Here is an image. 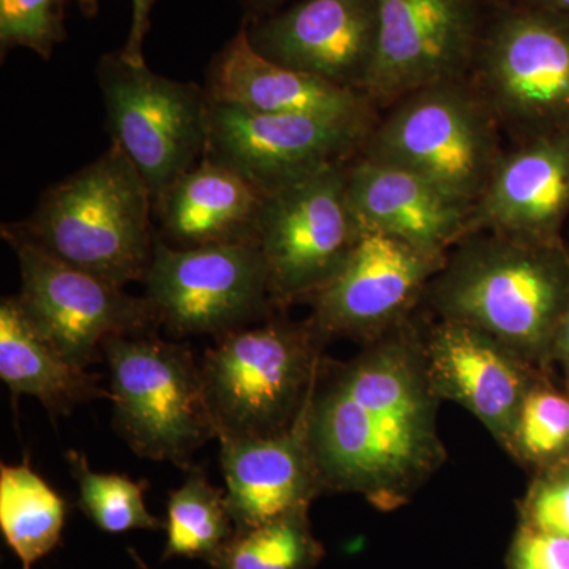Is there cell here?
Returning a JSON list of instances; mask_svg holds the SVG:
<instances>
[{
	"instance_id": "16",
	"label": "cell",
	"mask_w": 569,
	"mask_h": 569,
	"mask_svg": "<svg viewBox=\"0 0 569 569\" xmlns=\"http://www.w3.org/2000/svg\"><path fill=\"white\" fill-rule=\"evenodd\" d=\"M427 372L441 402L466 408L508 452L520 407L541 370L481 329L438 318L422 331Z\"/></svg>"
},
{
	"instance_id": "4",
	"label": "cell",
	"mask_w": 569,
	"mask_h": 569,
	"mask_svg": "<svg viewBox=\"0 0 569 569\" xmlns=\"http://www.w3.org/2000/svg\"><path fill=\"white\" fill-rule=\"evenodd\" d=\"M325 342L310 318L271 317L217 337L201 362L217 438L268 437L293 426L316 388Z\"/></svg>"
},
{
	"instance_id": "34",
	"label": "cell",
	"mask_w": 569,
	"mask_h": 569,
	"mask_svg": "<svg viewBox=\"0 0 569 569\" xmlns=\"http://www.w3.org/2000/svg\"><path fill=\"white\" fill-rule=\"evenodd\" d=\"M518 2L569 20V0H518Z\"/></svg>"
},
{
	"instance_id": "9",
	"label": "cell",
	"mask_w": 569,
	"mask_h": 569,
	"mask_svg": "<svg viewBox=\"0 0 569 569\" xmlns=\"http://www.w3.org/2000/svg\"><path fill=\"white\" fill-rule=\"evenodd\" d=\"M348 164L264 194L257 244L277 309L309 301L350 258L361 223L348 200Z\"/></svg>"
},
{
	"instance_id": "11",
	"label": "cell",
	"mask_w": 569,
	"mask_h": 569,
	"mask_svg": "<svg viewBox=\"0 0 569 569\" xmlns=\"http://www.w3.org/2000/svg\"><path fill=\"white\" fill-rule=\"evenodd\" d=\"M20 263L26 312L73 365L99 361L112 337L144 335L157 325L146 298L63 263L37 246L14 223L0 228Z\"/></svg>"
},
{
	"instance_id": "13",
	"label": "cell",
	"mask_w": 569,
	"mask_h": 569,
	"mask_svg": "<svg viewBox=\"0 0 569 569\" xmlns=\"http://www.w3.org/2000/svg\"><path fill=\"white\" fill-rule=\"evenodd\" d=\"M490 0H378L366 96L378 110L429 86L467 80Z\"/></svg>"
},
{
	"instance_id": "27",
	"label": "cell",
	"mask_w": 569,
	"mask_h": 569,
	"mask_svg": "<svg viewBox=\"0 0 569 569\" xmlns=\"http://www.w3.org/2000/svg\"><path fill=\"white\" fill-rule=\"evenodd\" d=\"M508 455L535 471L569 460V396L542 377L523 399Z\"/></svg>"
},
{
	"instance_id": "20",
	"label": "cell",
	"mask_w": 569,
	"mask_h": 569,
	"mask_svg": "<svg viewBox=\"0 0 569 569\" xmlns=\"http://www.w3.org/2000/svg\"><path fill=\"white\" fill-rule=\"evenodd\" d=\"M347 189L362 230L395 236L422 252L448 257L470 233L473 206L399 168L358 156L348 164Z\"/></svg>"
},
{
	"instance_id": "21",
	"label": "cell",
	"mask_w": 569,
	"mask_h": 569,
	"mask_svg": "<svg viewBox=\"0 0 569 569\" xmlns=\"http://www.w3.org/2000/svg\"><path fill=\"white\" fill-rule=\"evenodd\" d=\"M263 198L242 176L203 159L153 201L157 236L176 249L257 242Z\"/></svg>"
},
{
	"instance_id": "8",
	"label": "cell",
	"mask_w": 569,
	"mask_h": 569,
	"mask_svg": "<svg viewBox=\"0 0 569 569\" xmlns=\"http://www.w3.org/2000/svg\"><path fill=\"white\" fill-rule=\"evenodd\" d=\"M111 142L132 160L152 200L204 159L209 97L194 82L176 81L123 59L121 51L97 63Z\"/></svg>"
},
{
	"instance_id": "35",
	"label": "cell",
	"mask_w": 569,
	"mask_h": 569,
	"mask_svg": "<svg viewBox=\"0 0 569 569\" xmlns=\"http://www.w3.org/2000/svg\"><path fill=\"white\" fill-rule=\"evenodd\" d=\"M77 3L84 17L93 18L99 13L100 0H77Z\"/></svg>"
},
{
	"instance_id": "6",
	"label": "cell",
	"mask_w": 569,
	"mask_h": 569,
	"mask_svg": "<svg viewBox=\"0 0 569 569\" xmlns=\"http://www.w3.org/2000/svg\"><path fill=\"white\" fill-rule=\"evenodd\" d=\"M503 152L496 116L473 86L460 80L391 104L359 156L408 171L473 206Z\"/></svg>"
},
{
	"instance_id": "10",
	"label": "cell",
	"mask_w": 569,
	"mask_h": 569,
	"mask_svg": "<svg viewBox=\"0 0 569 569\" xmlns=\"http://www.w3.org/2000/svg\"><path fill=\"white\" fill-rule=\"evenodd\" d=\"M146 296L171 335L222 337L277 309L257 242L176 249L156 238Z\"/></svg>"
},
{
	"instance_id": "26",
	"label": "cell",
	"mask_w": 569,
	"mask_h": 569,
	"mask_svg": "<svg viewBox=\"0 0 569 569\" xmlns=\"http://www.w3.org/2000/svg\"><path fill=\"white\" fill-rule=\"evenodd\" d=\"M71 475L80 488V507L84 515L107 533H126L130 530L163 529L162 520L148 511L144 479L133 481L126 475L97 473L84 455L67 452Z\"/></svg>"
},
{
	"instance_id": "22",
	"label": "cell",
	"mask_w": 569,
	"mask_h": 569,
	"mask_svg": "<svg viewBox=\"0 0 569 569\" xmlns=\"http://www.w3.org/2000/svg\"><path fill=\"white\" fill-rule=\"evenodd\" d=\"M0 378L11 395L36 397L52 417L99 397L111 399L99 378L73 365L43 335L18 296L0 302Z\"/></svg>"
},
{
	"instance_id": "18",
	"label": "cell",
	"mask_w": 569,
	"mask_h": 569,
	"mask_svg": "<svg viewBox=\"0 0 569 569\" xmlns=\"http://www.w3.org/2000/svg\"><path fill=\"white\" fill-rule=\"evenodd\" d=\"M219 441L234 530L252 529L310 508L313 498L323 493L307 441V406L283 432L220 437Z\"/></svg>"
},
{
	"instance_id": "19",
	"label": "cell",
	"mask_w": 569,
	"mask_h": 569,
	"mask_svg": "<svg viewBox=\"0 0 569 569\" xmlns=\"http://www.w3.org/2000/svg\"><path fill=\"white\" fill-rule=\"evenodd\" d=\"M206 93L209 100L263 114L378 121V108L366 93L340 88L313 74L271 62L250 44L246 22L213 56Z\"/></svg>"
},
{
	"instance_id": "36",
	"label": "cell",
	"mask_w": 569,
	"mask_h": 569,
	"mask_svg": "<svg viewBox=\"0 0 569 569\" xmlns=\"http://www.w3.org/2000/svg\"><path fill=\"white\" fill-rule=\"evenodd\" d=\"M129 552H130V556H132V559L134 561H137L138 567H140L141 569H151V568L148 567V565L144 563V561H142L140 559V556H138V553L134 552V550L130 549Z\"/></svg>"
},
{
	"instance_id": "37",
	"label": "cell",
	"mask_w": 569,
	"mask_h": 569,
	"mask_svg": "<svg viewBox=\"0 0 569 569\" xmlns=\"http://www.w3.org/2000/svg\"><path fill=\"white\" fill-rule=\"evenodd\" d=\"M568 372H569V367H568ZM568 396H569V376H568Z\"/></svg>"
},
{
	"instance_id": "30",
	"label": "cell",
	"mask_w": 569,
	"mask_h": 569,
	"mask_svg": "<svg viewBox=\"0 0 569 569\" xmlns=\"http://www.w3.org/2000/svg\"><path fill=\"white\" fill-rule=\"evenodd\" d=\"M508 569H569V538L519 526L507 556Z\"/></svg>"
},
{
	"instance_id": "32",
	"label": "cell",
	"mask_w": 569,
	"mask_h": 569,
	"mask_svg": "<svg viewBox=\"0 0 569 569\" xmlns=\"http://www.w3.org/2000/svg\"><path fill=\"white\" fill-rule=\"evenodd\" d=\"M288 0H241L246 10V20L254 21L276 13Z\"/></svg>"
},
{
	"instance_id": "29",
	"label": "cell",
	"mask_w": 569,
	"mask_h": 569,
	"mask_svg": "<svg viewBox=\"0 0 569 569\" xmlns=\"http://www.w3.org/2000/svg\"><path fill=\"white\" fill-rule=\"evenodd\" d=\"M519 526L569 538V460L535 471L519 505Z\"/></svg>"
},
{
	"instance_id": "15",
	"label": "cell",
	"mask_w": 569,
	"mask_h": 569,
	"mask_svg": "<svg viewBox=\"0 0 569 569\" xmlns=\"http://www.w3.org/2000/svg\"><path fill=\"white\" fill-rule=\"evenodd\" d=\"M244 22L253 50L269 61L366 93L376 61L378 0H298Z\"/></svg>"
},
{
	"instance_id": "14",
	"label": "cell",
	"mask_w": 569,
	"mask_h": 569,
	"mask_svg": "<svg viewBox=\"0 0 569 569\" xmlns=\"http://www.w3.org/2000/svg\"><path fill=\"white\" fill-rule=\"evenodd\" d=\"M445 261L395 236L362 230L343 268L307 301L310 321L326 340L373 342L413 317Z\"/></svg>"
},
{
	"instance_id": "7",
	"label": "cell",
	"mask_w": 569,
	"mask_h": 569,
	"mask_svg": "<svg viewBox=\"0 0 569 569\" xmlns=\"http://www.w3.org/2000/svg\"><path fill=\"white\" fill-rule=\"evenodd\" d=\"M103 355L123 440L140 458L189 467L193 452L217 438L201 366L190 348L144 332L112 337Z\"/></svg>"
},
{
	"instance_id": "33",
	"label": "cell",
	"mask_w": 569,
	"mask_h": 569,
	"mask_svg": "<svg viewBox=\"0 0 569 569\" xmlns=\"http://www.w3.org/2000/svg\"><path fill=\"white\" fill-rule=\"evenodd\" d=\"M552 358L560 359V361H563L569 367V306L563 318H561L559 329H557Z\"/></svg>"
},
{
	"instance_id": "12",
	"label": "cell",
	"mask_w": 569,
	"mask_h": 569,
	"mask_svg": "<svg viewBox=\"0 0 569 569\" xmlns=\"http://www.w3.org/2000/svg\"><path fill=\"white\" fill-rule=\"evenodd\" d=\"M380 119V118H378ZM377 121L263 114L209 100L206 160L268 194L361 153Z\"/></svg>"
},
{
	"instance_id": "2",
	"label": "cell",
	"mask_w": 569,
	"mask_h": 569,
	"mask_svg": "<svg viewBox=\"0 0 569 569\" xmlns=\"http://www.w3.org/2000/svg\"><path fill=\"white\" fill-rule=\"evenodd\" d=\"M422 302L438 318L481 329L541 370L569 306L563 241L477 231L452 247Z\"/></svg>"
},
{
	"instance_id": "23",
	"label": "cell",
	"mask_w": 569,
	"mask_h": 569,
	"mask_svg": "<svg viewBox=\"0 0 569 569\" xmlns=\"http://www.w3.org/2000/svg\"><path fill=\"white\" fill-rule=\"evenodd\" d=\"M66 516V500L28 462L0 466V530L21 569L59 545Z\"/></svg>"
},
{
	"instance_id": "31",
	"label": "cell",
	"mask_w": 569,
	"mask_h": 569,
	"mask_svg": "<svg viewBox=\"0 0 569 569\" xmlns=\"http://www.w3.org/2000/svg\"><path fill=\"white\" fill-rule=\"evenodd\" d=\"M156 2L157 0H132V24L126 44L119 50L129 62H146L142 47L151 29V13Z\"/></svg>"
},
{
	"instance_id": "28",
	"label": "cell",
	"mask_w": 569,
	"mask_h": 569,
	"mask_svg": "<svg viewBox=\"0 0 569 569\" xmlns=\"http://www.w3.org/2000/svg\"><path fill=\"white\" fill-rule=\"evenodd\" d=\"M69 0H0V56L28 48L48 61L67 39L66 7Z\"/></svg>"
},
{
	"instance_id": "25",
	"label": "cell",
	"mask_w": 569,
	"mask_h": 569,
	"mask_svg": "<svg viewBox=\"0 0 569 569\" xmlns=\"http://www.w3.org/2000/svg\"><path fill=\"white\" fill-rule=\"evenodd\" d=\"M163 560L189 557L208 561L234 535L227 493L200 470L190 471L168 498Z\"/></svg>"
},
{
	"instance_id": "1",
	"label": "cell",
	"mask_w": 569,
	"mask_h": 569,
	"mask_svg": "<svg viewBox=\"0 0 569 569\" xmlns=\"http://www.w3.org/2000/svg\"><path fill=\"white\" fill-rule=\"evenodd\" d=\"M440 403L411 318L348 361L323 359L307 403L321 492L356 493L380 511L406 507L448 458Z\"/></svg>"
},
{
	"instance_id": "5",
	"label": "cell",
	"mask_w": 569,
	"mask_h": 569,
	"mask_svg": "<svg viewBox=\"0 0 569 569\" xmlns=\"http://www.w3.org/2000/svg\"><path fill=\"white\" fill-rule=\"evenodd\" d=\"M467 81L516 144L569 130V20L490 0Z\"/></svg>"
},
{
	"instance_id": "3",
	"label": "cell",
	"mask_w": 569,
	"mask_h": 569,
	"mask_svg": "<svg viewBox=\"0 0 569 569\" xmlns=\"http://www.w3.org/2000/svg\"><path fill=\"white\" fill-rule=\"evenodd\" d=\"M148 183L118 144L41 194L14 223L63 263L126 287L144 280L157 233Z\"/></svg>"
},
{
	"instance_id": "24",
	"label": "cell",
	"mask_w": 569,
	"mask_h": 569,
	"mask_svg": "<svg viewBox=\"0 0 569 569\" xmlns=\"http://www.w3.org/2000/svg\"><path fill=\"white\" fill-rule=\"evenodd\" d=\"M323 557L309 508H302L252 529L234 530L208 565L211 569H313Z\"/></svg>"
},
{
	"instance_id": "17",
	"label": "cell",
	"mask_w": 569,
	"mask_h": 569,
	"mask_svg": "<svg viewBox=\"0 0 569 569\" xmlns=\"http://www.w3.org/2000/svg\"><path fill=\"white\" fill-rule=\"evenodd\" d=\"M568 216L569 130H563L503 152L471 208L470 233L556 242Z\"/></svg>"
}]
</instances>
